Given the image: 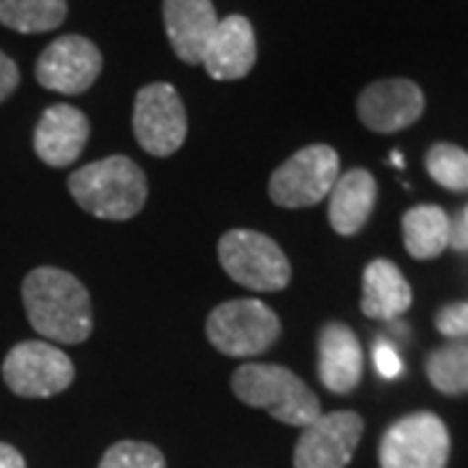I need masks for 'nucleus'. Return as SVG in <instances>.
Returning a JSON list of instances; mask_svg holds the SVG:
<instances>
[{
	"label": "nucleus",
	"instance_id": "9b49d317",
	"mask_svg": "<svg viewBox=\"0 0 468 468\" xmlns=\"http://www.w3.org/2000/svg\"><path fill=\"white\" fill-rule=\"evenodd\" d=\"M39 86L58 94H84L100 79L101 52L94 42L79 34H66L45 48L37 60Z\"/></svg>",
	"mask_w": 468,
	"mask_h": 468
},
{
	"label": "nucleus",
	"instance_id": "1a4fd4ad",
	"mask_svg": "<svg viewBox=\"0 0 468 468\" xmlns=\"http://www.w3.org/2000/svg\"><path fill=\"white\" fill-rule=\"evenodd\" d=\"M133 133L151 156H172L187 135L185 104L172 84H149L135 94Z\"/></svg>",
	"mask_w": 468,
	"mask_h": 468
},
{
	"label": "nucleus",
	"instance_id": "b1692460",
	"mask_svg": "<svg viewBox=\"0 0 468 468\" xmlns=\"http://www.w3.org/2000/svg\"><path fill=\"white\" fill-rule=\"evenodd\" d=\"M437 331L452 341L468 338V302H452L445 304L435 318Z\"/></svg>",
	"mask_w": 468,
	"mask_h": 468
},
{
	"label": "nucleus",
	"instance_id": "9d476101",
	"mask_svg": "<svg viewBox=\"0 0 468 468\" xmlns=\"http://www.w3.org/2000/svg\"><path fill=\"white\" fill-rule=\"evenodd\" d=\"M365 432L356 411H331L302 427L294 448V468H346Z\"/></svg>",
	"mask_w": 468,
	"mask_h": 468
},
{
	"label": "nucleus",
	"instance_id": "5701e85b",
	"mask_svg": "<svg viewBox=\"0 0 468 468\" xmlns=\"http://www.w3.org/2000/svg\"><path fill=\"white\" fill-rule=\"evenodd\" d=\"M100 468H167L165 455L149 442L122 440L101 455Z\"/></svg>",
	"mask_w": 468,
	"mask_h": 468
},
{
	"label": "nucleus",
	"instance_id": "7ed1b4c3",
	"mask_svg": "<svg viewBox=\"0 0 468 468\" xmlns=\"http://www.w3.org/2000/svg\"><path fill=\"white\" fill-rule=\"evenodd\" d=\"M234 396L248 406L266 409L268 414L289 427H307L320 417L318 396L310 385L282 365L250 362L234 369Z\"/></svg>",
	"mask_w": 468,
	"mask_h": 468
},
{
	"label": "nucleus",
	"instance_id": "f03ea898",
	"mask_svg": "<svg viewBox=\"0 0 468 468\" xmlns=\"http://www.w3.org/2000/svg\"><path fill=\"white\" fill-rule=\"evenodd\" d=\"M68 190L86 214L107 221L138 217L149 198L146 175L128 156H107L76 169L68 177Z\"/></svg>",
	"mask_w": 468,
	"mask_h": 468
},
{
	"label": "nucleus",
	"instance_id": "c85d7f7f",
	"mask_svg": "<svg viewBox=\"0 0 468 468\" xmlns=\"http://www.w3.org/2000/svg\"><path fill=\"white\" fill-rule=\"evenodd\" d=\"M393 162H396L399 167H403V156H401V154H393Z\"/></svg>",
	"mask_w": 468,
	"mask_h": 468
},
{
	"label": "nucleus",
	"instance_id": "f8f14e48",
	"mask_svg": "<svg viewBox=\"0 0 468 468\" xmlns=\"http://www.w3.org/2000/svg\"><path fill=\"white\" fill-rule=\"evenodd\" d=\"M356 115L372 133H399L424 115V94L409 79L375 81L359 94Z\"/></svg>",
	"mask_w": 468,
	"mask_h": 468
},
{
	"label": "nucleus",
	"instance_id": "6ab92c4d",
	"mask_svg": "<svg viewBox=\"0 0 468 468\" xmlns=\"http://www.w3.org/2000/svg\"><path fill=\"white\" fill-rule=\"evenodd\" d=\"M403 245L411 258L432 261L451 248V217L440 206H414L403 214Z\"/></svg>",
	"mask_w": 468,
	"mask_h": 468
},
{
	"label": "nucleus",
	"instance_id": "bb28decb",
	"mask_svg": "<svg viewBox=\"0 0 468 468\" xmlns=\"http://www.w3.org/2000/svg\"><path fill=\"white\" fill-rule=\"evenodd\" d=\"M451 248L455 252H468V206L451 218Z\"/></svg>",
	"mask_w": 468,
	"mask_h": 468
},
{
	"label": "nucleus",
	"instance_id": "393cba45",
	"mask_svg": "<svg viewBox=\"0 0 468 468\" xmlns=\"http://www.w3.org/2000/svg\"><path fill=\"white\" fill-rule=\"evenodd\" d=\"M375 367L388 380L399 378L403 372V362L401 356H399V351L393 349V344H388L385 338L375 341Z\"/></svg>",
	"mask_w": 468,
	"mask_h": 468
},
{
	"label": "nucleus",
	"instance_id": "4468645a",
	"mask_svg": "<svg viewBox=\"0 0 468 468\" xmlns=\"http://www.w3.org/2000/svg\"><path fill=\"white\" fill-rule=\"evenodd\" d=\"M258 45L252 24L239 14L218 18V27L208 48L203 52L201 66L217 81H237L245 79L255 66Z\"/></svg>",
	"mask_w": 468,
	"mask_h": 468
},
{
	"label": "nucleus",
	"instance_id": "20e7f679",
	"mask_svg": "<svg viewBox=\"0 0 468 468\" xmlns=\"http://www.w3.org/2000/svg\"><path fill=\"white\" fill-rule=\"evenodd\" d=\"M218 263L227 276L252 292H282L292 279L284 250L263 232L229 229L218 239Z\"/></svg>",
	"mask_w": 468,
	"mask_h": 468
},
{
	"label": "nucleus",
	"instance_id": "aec40b11",
	"mask_svg": "<svg viewBox=\"0 0 468 468\" xmlns=\"http://www.w3.org/2000/svg\"><path fill=\"white\" fill-rule=\"evenodd\" d=\"M66 14V0H0V24L21 34L58 29Z\"/></svg>",
	"mask_w": 468,
	"mask_h": 468
},
{
	"label": "nucleus",
	"instance_id": "4be33fe9",
	"mask_svg": "<svg viewBox=\"0 0 468 468\" xmlns=\"http://www.w3.org/2000/svg\"><path fill=\"white\" fill-rule=\"evenodd\" d=\"M427 172L437 185L452 193H468V151L455 144H435L427 151Z\"/></svg>",
	"mask_w": 468,
	"mask_h": 468
},
{
	"label": "nucleus",
	"instance_id": "412c9836",
	"mask_svg": "<svg viewBox=\"0 0 468 468\" xmlns=\"http://www.w3.org/2000/svg\"><path fill=\"white\" fill-rule=\"evenodd\" d=\"M427 378L445 396L468 393V338L451 341L427 356Z\"/></svg>",
	"mask_w": 468,
	"mask_h": 468
},
{
	"label": "nucleus",
	"instance_id": "f3484780",
	"mask_svg": "<svg viewBox=\"0 0 468 468\" xmlns=\"http://www.w3.org/2000/svg\"><path fill=\"white\" fill-rule=\"evenodd\" d=\"M378 201V183L367 169H349L338 175L328 196V218L334 232L351 237L367 224Z\"/></svg>",
	"mask_w": 468,
	"mask_h": 468
},
{
	"label": "nucleus",
	"instance_id": "cd10ccee",
	"mask_svg": "<svg viewBox=\"0 0 468 468\" xmlns=\"http://www.w3.org/2000/svg\"><path fill=\"white\" fill-rule=\"evenodd\" d=\"M0 468H27V461L14 445L0 442Z\"/></svg>",
	"mask_w": 468,
	"mask_h": 468
},
{
	"label": "nucleus",
	"instance_id": "0eeeda50",
	"mask_svg": "<svg viewBox=\"0 0 468 468\" xmlns=\"http://www.w3.org/2000/svg\"><path fill=\"white\" fill-rule=\"evenodd\" d=\"M380 468H445L451 435L432 411H417L393 421L380 440Z\"/></svg>",
	"mask_w": 468,
	"mask_h": 468
},
{
	"label": "nucleus",
	"instance_id": "dca6fc26",
	"mask_svg": "<svg viewBox=\"0 0 468 468\" xmlns=\"http://www.w3.org/2000/svg\"><path fill=\"white\" fill-rule=\"evenodd\" d=\"M362 344L344 323H325L318 334V378L331 393H351L362 380Z\"/></svg>",
	"mask_w": 468,
	"mask_h": 468
},
{
	"label": "nucleus",
	"instance_id": "423d86ee",
	"mask_svg": "<svg viewBox=\"0 0 468 468\" xmlns=\"http://www.w3.org/2000/svg\"><path fill=\"white\" fill-rule=\"evenodd\" d=\"M341 175V159L331 146L313 144L292 154L268 180V196L282 208L318 206L331 196Z\"/></svg>",
	"mask_w": 468,
	"mask_h": 468
},
{
	"label": "nucleus",
	"instance_id": "ddd939ff",
	"mask_svg": "<svg viewBox=\"0 0 468 468\" xmlns=\"http://www.w3.org/2000/svg\"><path fill=\"white\" fill-rule=\"evenodd\" d=\"M89 117L70 104L48 107L34 128V151L48 167H70L89 144Z\"/></svg>",
	"mask_w": 468,
	"mask_h": 468
},
{
	"label": "nucleus",
	"instance_id": "a878e982",
	"mask_svg": "<svg viewBox=\"0 0 468 468\" xmlns=\"http://www.w3.org/2000/svg\"><path fill=\"white\" fill-rule=\"evenodd\" d=\"M18 68L16 63L5 55V52L0 50V101H5L14 91H16L18 86Z\"/></svg>",
	"mask_w": 468,
	"mask_h": 468
},
{
	"label": "nucleus",
	"instance_id": "a211bd4d",
	"mask_svg": "<svg viewBox=\"0 0 468 468\" xmlns=\"http://www.w3.org/2000/svg\"><path fill=\"white\" fill-rule=\"evenodd\" d=\"M411 286L388 258H378L365 268L362 276V313L375 320H393L411 307Z\"/></svg>",
	"mask_w": 468,
	"mask_h": 468
},
{
	"label": "nucleus",
	"instance_id": "2eb2a0df",
	"mask_svg": "<svg viewBox=\"0 0 468 468\" xmlns=\"http://www.w3.org/2000/svg\"><path fill=\"white\" fill-rule=\"evenodd\" d=\"M211 0H165V29L175 55L187 66H201L203 52L217 32Z\"/></svg>",
	"mask_w": 468,
	"mask_h": 468
},
{
	"label": "nucleus",
	"instance_id": "39448f33",
	"mask_svg": "<svg viewBox=\"0 0 468 468\" xmlns=\"http://www.w3.org/2000/svg\"><path fill=\"white\" fill-rule=\"evenodd\" d=\"M206 335L227 356H258L279 341L282 323L266 302L232 300L211 310Z\"/></svg>",
	"mask_w": 468,
	"mask_h": 468
},
{
	"label": "nucleus",
	"instance_id": "6e6552de",
	"mask_svg": "<svg viewBox=\"0 0 468 468\" xmlns=\"http://www.w3.org/2000/svg\"><path fill=\"white\" fill-rule=\"evenodd\" d=\"M76 378L66 351L48 341H21L3 359V380L21 399H50Z\"/></svg>",
	"mask_w": 468,
	"mask_h": 468
},
{
	"label": "nucleus",
	"instance_id": "f257e3e1",
	"mask_svg": "<svg viewBox=\"0 0 468 468\" xmlns=\"http://www.w3.org/2000/svg\"><path fill=\"white\" fill-rule=\"evenodd\" d=\"M21 300L32 328L48 341L81 344L91 335L94 320L89 289L63 268L39 266L27 273Z\"/></svg>",
	"mask_w": 468,
	"mask_h": 468
}]
</instances>
